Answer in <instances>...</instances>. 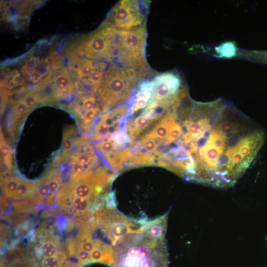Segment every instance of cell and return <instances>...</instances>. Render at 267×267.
Segmentation results:
<instances>
[{
  "label": "cell",
  "instance_id": "cell-1",
  "mask_svg": "<svg viewBox=\"0 0 267 267\" xmlns=\"http://www.w3.org/2000/svg\"><path fill=\"white\" fill-rule=\"evenodd\" d=\"M265 141L249 119L233 109L208 104L196 132L184 144L194 163L191 181L216 188L233 186L249 168Z\"/></svg>",
  "mask_w": 267,
  "mask_h": 267
},
{
  "label": "cell",
  "instance_id": "cell-2",
  "mask_svg": "<svg viewBox=\"0 0 267 267\" xmlns=\"http://www.w3.org/2000/svg\"><path fill=\"white\" fill-rule=\"evenodd\" d=\"M114 246V267H168L165 241L133 233L121 238Z\"/></svg>",
  "mask_w": 267,
  "mask_h": 267
},
{
  "label": "cell",
  "instance_id": "cell-3",
  "mask_svg": "<svg viewBox=\"0 0 267 267\" xmlns=\"http://www.w3.org/2000/svg\"><path fill=\"white\" fill-rule=\"evenodd\" d=\"M147 75L134 69L112 65L107 73L101 93L103 112L130 101L135 86Z\"/></svg>",
  "mask_w": 267,
  "mask_h": 267
},
{
  "label": "cell",
  "instance_id": "cell-4",
  "mask_svg": "<svg viewBox=\"0 0 267 267\" xmlns=\"http://www.w3.org/2000/svg\"><path fill=\"white\" fill-rule=\"evenodd\" d=\"M147 38L146 24L138 29L121 31L116 48L118 65L134 69L148 74L151 68L145 56Z\"/></svg>",
  "mask_w": 267,
  "mask_h": 267
},
{
  "label": "cell",
  "instance_id": "cell-5",
  "mask_svg": "<svg viewBox=\"0 0 267 267\" xmlns=\"http://www.w3.org/2000/svg\"><path fill=\"white\" fill-rule=\"evenodd\" d=\"M97 226L114 246L125 235L133 233H142V221H134L120 214L116 208H108L99 203L95 210Z\"/></svg>",
  "mask_w": 267,
  "mask_h": 267
},
{
  "label": "cell",
  "instance_id": "cell-6",
  "mask_svg": "<svg viewBox=\"0 0 267 267\" xmlns=\"http://www.w3.org/2000/svg\"><path fill=\"white\" fill-rule=\"evenodd\" d=\"M151 81L153 90L146 108L158 106L169 111L179 105L186 95L185 90L180 88L179 78L173 73L158 74Z\"/></svg>",
  "mask_w": 267,
  "mask_h": 267
},
{
  "label": "cell",
  "instance_id": "cell-7",
  "mask_svg": "<svg viewBox=\"0 0 267 267\" xmlns=\"http://www.w3.org/2000/svg\"><path fill=\"white\" fill-rule=\"evenodd\" d=\"M146 6L137 0H120L111 10L104 25L121 31L138 29L145 25Z\"/></svg>",
  "mask_w": 267,
  "mask_h": 267
},
{
  "label": "cell",
  "instance_id": "cell-8",
  "mask_svg": "<svg viewBox=\"0 0 267 267\" xmlns=\"http://www.w3.org/2000/svg\"><path fill=\"white\" fill-rule=\"evenodd\" d=\"M130 115L129 102L118 105L103 114L95 125L92 140H100L123 130Z\"/></svg>",
  "mask_w": 267,
  "mask_h": 267
},
{
  "label": "cell",
  "instance_id": "cell-9",
  "mask_svg": "<svg viewBox=\"0 0 267 267\" xmlns=\"http://www.w3.org/2000/svg\"><path fill=\"white\" fill-rule=\"evenodd\" d=\"M83 48L84 54L89 58L103 57L110 60V42L103 27L88 37Z\"/></svg>",
  "mask_w": 267,
  "mask_h": 267
},
{
  "label": "cell",
  "instance_id": "cell-10",
  "mask_svg": "<svg viewBox=\"0 0 267 267\" xmlns=\"http://www.w3.org/2000/svg\"><path fill=\"white\" fill-rule=\"evenodd\" d=\"M51 231V229L45 231L42 228L38 230L40 244L36 247L35 252L37 258L40 259L65 252L59 238L53 235Z\"/></svg>",
  "mask_w": 267,
  "mask_h": 267
},
{
  "label": "cell",
  "instance_id": "cell-11",
  "mask_svg": "<svg viewBox=\"0 0 267 267\" xmlns=\"http://www.w3.org/2000/svg\"><path fill=\"white\" fill-rule=\"evenodd\" d=\"M152 90V81H143L138 84L137 89L134 91L129 102L130 115L147 107Z\"/></svg>",
  "mask_w": 267,
  "mask_h": 267
},
{
  "label": "cell",
  "instance_id": "cell-12",
  "mask_svg": "<svg viewBox=\"0 0 267 267\" xmlns=\"http://www.w3.org/2000/svg\"><path fill=\"white\" fill-rule=\"evenodd\" d=\"M167 220L168 214H165L153 221H143L142 233L152 239L165 241Z\"/></svg>",
  "mask_w": 267,
  "mask_h": 267
},
{
  "label": "cell",
  "instance_id": "cell-13",
  "mask_svg": "<svg viewBox=\"0 0 267 267\" xmlns=\"http://www.w3.org/2000/svg\"><path fill=\"white\" fill-rule=\"evenodd\" d=\"M99 262L110 266L114 263V250L108 244L95 239V246L90 253V263Z\"/></svg>",
  "mask_w": 267,
  "mask_h": 267
},
{
  "label": "cell",
  "instance_id": "cell-14",
  "mask_svg": "<svg viewBox=\"0 0 267 267\" xmlns=\"http://www.w3.org/2000/svg\"><path fill=\"white\" fill-rule=\"evenodd\" d=\"M2 267H39L34 258L30 257L22 249L12 251L8 260H2Z\"/></svg>",
  "mask_w": 267,
  "mask_h": 267
},
{
  "label": "cell",
  "instance_id": "cell-15",
  "mask_svg": "<svg viewBox=\"0 0 267 267\" xmlns=\"http://www.w3.org/2000/svg\"><path fill=\"white\" fill-rule=\"evenodd\" d=\"M153 122L155 121L142 113L130 121L126 127L130 140H132L137 135L145 131Z\"/></svg>",
  "mask_w": 267,
  "mask_h": 267
},
{
  "label": "cell",
  "instance_id": "cell-16",
  "mask_svg": "<svg viewBox=\"0 0 267 267\" xmlns=\"http://www.w3.org/2000/svg\"><path fill=\"white\" fill-rule=\"evenodd\" d=\"M76 128L74 126H70L66 127L63 130V140L62 143V151L60 156V161L64 160L70 157V152L75 145L74 137Z\"/></svg>",
  "mask_w": 267,
  "mask_h": 267
},
{
  "label": "cell",
  "instance_id": "cell-17",
  "mask_svg": "<svg viewBox=\"0 0 267 267\" xmlns=\"http://www.w3.org/2000/svg\"><path fill=\"white\" fill-rule=\"evenodd\" d=\"M54 86L60 93L74 92L71 80L66 70H64L54 79Z\"/></svg>",
  "mask_w": 267,
  "mask_h": 267
},
{
  "label": "cell",
  "instance_id": "cell-18",
  "mask_svg": "<svg viewBox=\"0 0 267 267\" xmlns=\"http://www.w3.org/2000/svg\"><path fill=\"white\" fill-rule=\"evenodd\" d=\"M100 112V109L98 105L81 114L79 116V124L82 129L86 132L89 131L93 125L95 119Z\"/></svg>",
  "mask_w": 267,
  "mask_h": 267
},
{
  "label": "cell",
  "instance_id": "cell-19",
  "mask_svg": "<svg viewBox=\"0 0 267 267\" xmlns=\"http://www.w3.org/2000/svg\"><path fill=\"white\" fill-rule=\"evenodd\" d=\"M21 179L16 176L7 177L1 179V185L6 197L12 198Z\"/></svg>",
  "mask_w": 267,
  "mask_h": 267
},
{
  "label": "cell",
  "instance_id": "cell-20",
  "mask_svg": "<svg viewBox=\"0 0 267 267\" xmlns=\"http://www.w3.org/2000/svg\"><path fill=\"white\" fill-rule=\"evenodd\" d=\"M38 181L21 180L12 199L20 200L32 193L36 189Z\"/></svg>",
  "mask_w": 267,
  "mask_h": 267
},
{
  "label": "cell",
  "instance_id": "cell-21",
  "mask_svg": "<svg viewBox=\"0 0 267 267\" xmlns=\"http://www.w3.org/2000/svg\"><path fill=\"white\" fill-rule=\"evenodd\" d=\"M46 176L49 188V192L47 195L56 196V194L58 192V190L60 187L61 173L60 171L51 170Z\"/></svg>",
  "mask_w": 267,
  "mask_h": 267
},
{
  "label": "cell",
  "instance_id": "cell-22",
  "mask_svg": "<svg viewBox=\"0 0 267 267\" xmlns=\"http://www.w3.org/2000/svg\"><path fill=\"white\" fill-rule=\"evenodd\" d=\"M65 260L64 252L53 257L44 258L39 267H63Z\"/></svg>",
  "mask_w": 267,
  "mask_h": 267
},
{
  "label": "cell",
  "instance_id": "cell-23",
  "mask_svg": "<svg viewBox=\"0 0 267 267\" xmlns=\"http://www.w3.org/2000/svg\"><path fill=\"white\" fill-rule=\"evenodd\" d=\"M97 106L98 105L96 98L91 95L84 97L82 101L81 107H78L75 110L80 116L84 112L91 109Z\"/></svg>",
  "mask_w": 267,
  "mask_h": 267
},
{
  "label": "cell",
  "instance_id": "cell-24",
  "mask_svg": "<svg viewBox=\"0 0 267 267\" xmlns=\"http://www.w3.org/2000/svg\"><path fill=\"white\" fill-rule=\"evenodd\" d=\"M31 109L26 105V104L21 99L14 106V113L15 115V119H14V123H17V120L19 118H22L26 116V115L30 112Z\"/></svg>",
  "mask_w": 267,
  "mask_h": 267
},
{
  "label": "cell",
  "instance_id": "cell-25",
  "mask_svg": "<svg viewBox=\"0 0 267 267\" xmlns=\"http://www.w3.org/2000/svg\"><path fill=\"white\" fill-rule=\"evenodd\" d=\"M22 100L32 110L40 101V98L36 93L30 92L27 93Z\"/></svg>",
  "mask_w": 267,
  "mask_h": 267
},
{
  "label": "cell",
  "instance_id": "cell-26",
  "mask_svg": "<svg viewBox=\"0 0 267 267\" xmlns=\"http://www.w3.org/2000/svg\"><path fill=\"white\" fill-rule=\"evenodd\" d=\"M49 63L47 59L44 61H42V63L39 65V69L38 71L41 74L42 76H45L49 70Z\"/></svg>",
  "mask_w": 267,
  "mask_h": 267
},
{
  "label": "cell",
  "instance_id": "cell-27",
  "mask_svg": "<svg viewBox=\"0 0 267 267\" xmlns=\"http://www.w3.org/2000/svg\"><path fill=\"white\" fill-rule=\"evenodd\" d=\"M42 75L38 70L34 69L31 71L30 74V79L33 83L38 82L42 78Z\"/></svg>",
  "mask_w": 267,
  "mask_h": 267
},
{
  "label": "cell",
  "instance_id": "cell-28",
  "mask_svg": "<svg viewBox=\"0 0 267 267\" xmlns=\"http://www.w3.org/2000/svg\"><path fill=\"white\" fill-rule=\"evenodd\" d=\"M63 267H82V265L76 260L69 258L65 261Z\"/></svg>",
  "mask_w": 267,
  "mask_h": 267
},
{
  "label": "cell",
  "instance_id": "cell-29",
  "mask_svg": "<svg viewBox=\"0 0 267 267\" xmlns=\"http://www.w3.org/2000/svg\"><path fill=\"white\" fill-rule=\"evenodd\" d=\"M24 78L19 75L14 76L11 81L12 87H13L14 85L16 86L22 85L24 84Z\"/></svg>",
  "mask_w": 267,
  "mask_h": 267
}]
</instances>
